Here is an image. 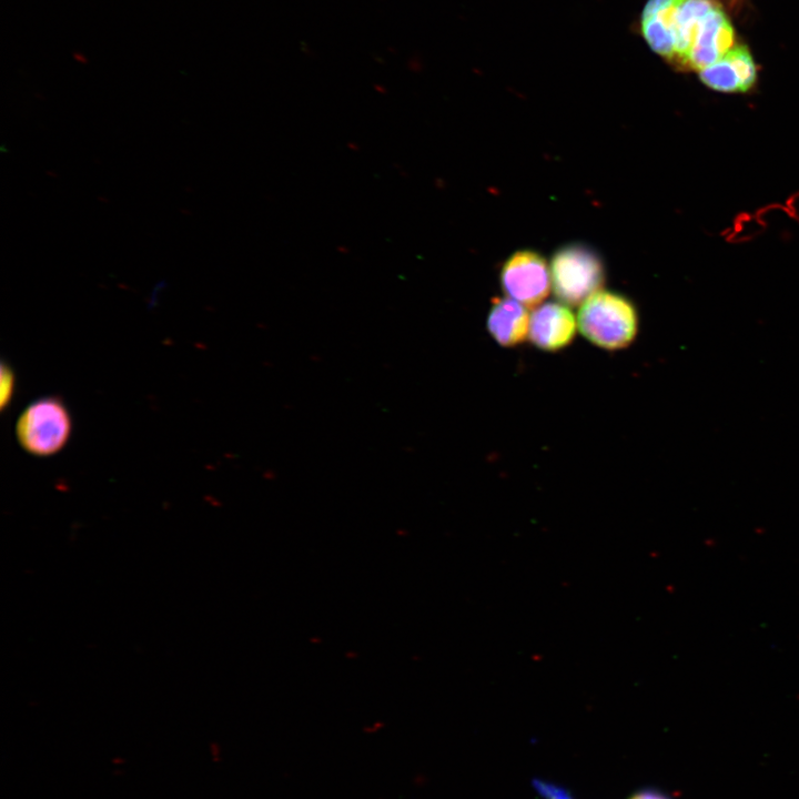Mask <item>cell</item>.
<instances>
[{
	"mask_svg": "<svg viewBox=\"0 0 799 799\" xmlns=\"http://www.w3.org/2000/svg\"><path fill=\"white\" fill-rule=\"evenodd\" d=\"M550 279L557 300L569 306H577L601 291L605 269L594 250L581 244H569L554 253Z\"/></svg>",
	"mask_w": 799,
	"mask_h": 799,
	"instance_id": "3",
	"label": "cell"
},
{
	"mask_svg": "<svg viewBox=\"0 0 799 799\" xmlns=\"http://www.w3.org/2000/svg\"><path fill=\"white\" fill-rule=\"evenodd\" d=\"M736 44V32L725 10L719 6L708 18L694 42L682 69L701 71L719 60Z\"/></svg>",
	"mask_w": 799,
	"mask_h": 799,
	"instance_id": "7",
	"label": "cell"
},
{
	"mask_svg": "<svg viewBox=\"0 0 799 799\" xmlns=\"http://www.w3.org/2000/svg\"><path fill=\"white\" fill-rule=\"evenodd\" d=\"M628 799H671L660 790L646 788L634 792Z\"/></svg>",
	"mask_w": 799,
	"mask_h": 799,
	"instance_id": "11",
	"label": "cell"
},
{
	"mask_svg": "<svg viewBox=\"0 0 799 799\" xmlns=\"http://www.w3.org/2000/svg\"><path fill=\"white\" fill-rule=\"evenodd\" d=\"M577 324L583 336L595 346L618 351L635 341L639 317L629 299L619 293L599 291L579 305Z\"/></svg>",
	"mask_w": 799,
	"mask_h": 799,
	"instance_id": "1",
	"label": "cell"
},
{
	"mask_svg": "<svg viewBox=\"0 0 799 799\" xmlns=\"http://www.w3.org/2000/svg\"><path fill=\"white\" fill-rule=\"evenodd\" d=\"M530 315L527 307L510 297L493 300L487 331L493 340L503 347H514L528 338Z\"/></svg>",
	"mask_w": 799,
	"mask_h": 799,
	"instance_id": "8",
	"label": "cell"
},
{
	"mask_svg": "<svg viewBox=\"0 0 799 799\" xmlns=\"http://www.w3.org/2000/svg\"><path fill=\"white\" fill-rule=\"evenodd\" d=\"M578 330L577 317L562 302H544L530 314L528 340L545 352H558L574 341Z\"/></svg>",
	"mask_w": 799,
	"mask_h": 799,
	"instance_id": "5",
	"label": "cell"
},
{
	"mask_svg": "<svg viewBox=\"0 0 799 799\" xmlns=\"http://www.w3.org/2000/svg\"><path fill=\"white\" fill-rule=\"evenodd\" d=\"M0 407L1 411L10 405L16 391V374L10 364L2 362L0 370Z\"/></svg>",
	"mask_w": 799,
	"mask_h": 799,
	"instance_id": "9",
	"label": "cell"
},
{
	"mask_svg": "<svg viewBox=\"0 0 799 799\" xmlns=\"http://www.w3.org/2000/svg\"><path fill=\"white\" fill-rule=\"evenodd\" d=\"M701 82L720 92H746L757 80V67L746 44H735L719 60L699 71Z\"/></svg>",
	"mask_w": 799,
	"mask_h": 799,
	"instance_id": "6",
	"label": "cell"
},
{
	"mask_svg": "<svg viewBox=\"0 0 799 799\" xmlns=\"http://www.w3.org/2000/svg\"><path fill=\"white\" fill-rule=\"evenodd\" d=\"M533 786L545 799H574L567 789L542 779H534Z\"/></svg>",
	"mask_w": 799,
	"mask_h": 799,
	"instance_id": "10",
	"label": "cell"
},
{
	"mask_svg": "<svg viewBox=\"0 0 799 799\" xmlns=\"http://www.w3.org/2000/svg\"><path fill=\"white\" fill-rule=\"evenodd\" d=\"M72 426V417L63 400L43 396L21 412L16 424V436L27 453L48 457L68 444Z\"/></svg>",
	"mask_w": 799,
	"mask_h": 799,
	"instance_id": "2",
	"label": "cell"
},
{
	"mask_svg": "<svg viewBox=\"0 0 799 799\" xmlns=\"http://www.w3.org/2000/svg\"><path fill=\"white\" fill-rule=\"evenodd\" d=\"M502 290L527 309H535L552 289L550 269L537 252L520 250L503 264L499 274Z\"/></svg>",
	"mask_w": 799,
	"mask_h": 799,
	"instance_id": "4",
	"label": "cell"
}]
</instances>
